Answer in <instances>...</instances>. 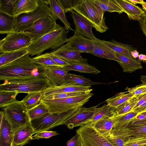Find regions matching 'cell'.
Segmentation results:
<instances>
[{"label":"cell","mask_w":146,"mask_h":146,"mask_svg":"<svg viewBox=\"0 0 146 146\" xmlns=\"http://www.w3.org/2000/svg\"><path fill=\"white\" fill-rule=\"evenodd\" d=\"M82 106H78L62 113H48L41 118L31 121L36 133L48 131L56 127L64 125L66 121Z\"/></svg>","instance_id":"7"},{"label":"cell","mask_w":146,"mask_h":146,"mask_svg":"<svg viewBox=\"0 0 146 146\" xmlns=\"http://www.w3.org/2000/svg\"><path fill=\"white\" fill-rule=\"evenodd\" d=\"M32 61L34 63L45 67L50 66H55L63 68L56 63L51 58L50 53H46L38 55L31 58Z\"/></svg>","instance_id":"38"},{"label":"cell","mask_w":146,"mask_h":146,"mask_svg":"<svg viewBox=\"0 0 146 146\" xmlns=\"http://www.w3.org/2000/svg\"><path fill=\"white\" fill-rule=\"evenodd\" d=\"M38 5L33 12L15 17L14 29L15 31H21L31 26L38 20L51 15L48 0H38Z\"/></svg>","instance_id":"9"},{"label":"cell","mask_w":146,"mask_h":146,"mask_svg":"<svg viewBox=\"0 0 146 146\" xmlns=\"http://www.w3.org/2000/svg\"><path fill=\"white\" fill-rule=\"evenodd\" d=\"M69 30L64 27L47 34L38 39L32 42L27 47L28 54L31 56L39 55L45 50L58 49L67 42Z\"/></svg>","instance_id":"2"},{"label":"cell","mask_w":146,"mask_h":146,"mask_svg":"<svg viewBox=\"0 0 146 146\" xmlns=\"http://www.w3.org/2000/svg\"><path fill=\"white\" fill-rule=\"evenodd\" d=\"M104 11L116 12L119 14L123 12L116 0H92Z\"/></svg>","instance_id":"34"},{"label":"cell","mask_w":146,"mask_h":146,"mask_svg":"<svg viewBox=\"0 0 146 146\" xmlns=\"http://www.w3.org/2000/svg\"><path fill=\"white\" fill-rule=\"evenodd\" d=\"M4 115L14 133L27 126H32L27 109L21 101L16 100L2 108Z\"/></svg>","instance_id":"5"},{"label":"cell","mask_w":146,"mask_h":146,"mask_svg":"<svg viewBox=\"0 0 146 146\" xmlns=\"http://www.w3.org/2000/svg\"><path fill=\"white\" fill-rule=\"evenodd\" d=\"M93 49L89 53L100 58L118 62L115 52L99 41L98 38L93 40Z\"/></svg>","instance_id":"21"},{"label":"cell","mask_w":146,"mask_h":146,"mask_svg":"<svg viewBox=\"0 0 146 146\" xmlns=\"http://www.w3.org/2000/svg\"><path fill=\"white\" fill-rule=\"evenodd\" d=\"M138 60L140 63L141 61H143V62L146 63V55L143 54L139 55Z\"/></svg>","instance_id":"50"},{"label":"cell","mask_w":146,"mask_h":146,"mask_svg":"<svg viewBox=\"0 0 146 146\" xmlns=\"http://www.w3.org/2000/svg\"><path fill=\"white\" fill-rule=\"evenodd\" d=\"M82 146H115L91 125L80 126L76 131Z\"/></svg>","instance_id":"10"},{"label":"cell","mask_w":146,"mask_h":146,"mask_svg":"<svg viewBox=\"0 0 146 146\" xmlns=\"http://www.w3.org/2000/svg\"><path fill=\"white\" fill-rule=\"evenodd\" d=\"M136 117L114 124L110 133L124 141L129 137L146 135V118L139 119Z\"/></svg>","instance_id":"6"},{"label":"cell","mask_w":146,"mask_h":146,"mask_svg":"<svg viewBox=\"0 0 146 146\" xmlns=\"http://www.w3.org/2000/svg\"><path fill=\"white\" fill-rule=\"evenodd\" d=\"M98 106L88 108L82 107L66 121L64 125L70 129L84 125L92 118Z\"/></svg>","instance_id":"13"},{"label":"cell","mask_w":146,"mask_h":146,"mask_svg":"<svg viewBox=\"0 0 146 146\" xmlns=\"http://www.w3.org/2000/svg\"><path fill=\"white\" fill-rule=\"evenodd\" d=\"M15 17L0 13V33L7 34L15 31L14 29Z\"/></svg>","instance_id":"31"},{"label":"cell","mask_w":146,"mask_h":146,"mask_svg":"<svg viewBox=\"0 0 146 146\" xmlns=\"http://www.w3.org/2000/svg\"><path fill=\"white\" fill-rule=\"evenodd\" d=\"M73 10L84 17L97 31L102 33L108 29L104 17L105 11L92 0H79Z\"/></svg>","instance_id":"3"},{"label":"cell","mask_w":146,"mask_h":146,"mask_svg":"<svg viewBox=\"0 0 146 146\" xmlns=\"http://www.w3.org/2000/svg\"><path fill=\"white\" fill-rule=\"evenodd\" d=\"M138 21L140 28L146 37V13L145 15Z\"/></svg>","instance_id":"49"},{"label":"cell","mask_w":146,"mask_h":146,"mask_svg":"<svg viewBox=\"0 0 146 146\" xmlns=\"http://www.w3.org/2000/svg\"><path fill=\"white\" fill-rule=\"evenodd\" d=\"M64 83H70L84 86H91L101 83L94 82L83 76L70 74L68 72L64 78Z\"/></svg>","instance_id":"32"},{"label":"cell","mask_w":146,"mask_h":146,"mask_svg":"<svg viewBox=\"0 0 146 146\" xmlns=\"http://www.w3.org/2000/svg\"><path fill=\"white\" fill-rule=\"evenodd\" d=\"M51 57L56 63L63 68L69 64V62H66L54 55L51 54Z\"/></svg>","instance_id":"48"},{"label":"cell","mask_w":146,"mask_h":146,"mask_svg":"<svg viewBox=\"0 0 146 146\" xmlns=\"http://www.w3.org/2000/svg\"><path fill=\"white\" fill-rule=\"evenodd\" d=\"M140 78V80L142 83L146 84V75H141Z\"/></svg>","instance_id":"52"},{"label":"cell","mask_w":146,"mask_h":146,"mask_svg":"<svg viewBox=\"0 0 146 146\" xmlns=\"http://www.w3.org/2000/svg\"><path fill=\"white\" fill-rule=\"evenodd\" d=\"M81 53L80 51L71 48L66 43L50 53L68 62H87L88 59L83 58L81 56Z\"/></svg>","instance_id":"16"},{"label":"cell","mask_w":146,"mask_h":146,"mask_svg":"<svg viewBox=\"0 0 146 146\" xmlns=\"http://www.w3.org/2000/svg\"><path fill=\"white\" fill-rule=\"evenodd\" d=\"M67 44L71 48L80 51L81 53H89L94 48L93 40L79 35H74L68 38Z\"/></svg>","instance_id":"17"},{"label":"cell","mask_w":146,"mask_h":146,"mask_svg":"<svg viewBox=\"0 0 146 146\" xmlns=\"http://www.w3.org/2000/svg\"><path fill=\"white\" fill-rule=\"evenodd\" d=\"M45 77L49 81L51 86H59L64 84V78L68 71L64 68L50 66L45 68Z\"/></svg>","instance_id":"18"},{"label":"cell","mask_w":146,"mask_h":146,"mask_svg":"<svg viewBox=\"0 0 146 146\" xmlns=\"http://www.w3.org/2000/svg\"><path fill=\"white\" fill-rule=\"evenodd\" d=\"M125 146H142L146 145V135L128 138L124 141Z\"/></svg>","instance_id":"41"},{"label":"cell","mask_w":146,"mask_h":146,"mask_svg":"<svg viewBox=\"0 0 146 146\" xmlns=\"http://www.w3.org/2000/svg\"><path fill=\"white\" fill-rule=\"evenodd\" d=\"M14 133L4 115L0 126V146H13Z\"/></svg>","instance_id":"22"},{"label":"cell","mask_w":146,"mask_h":146,"mask_svg":"<svg viewBox=\"0 0 146 146\" xmlns=\"http://www.w3.org/2000/svg\"><path fill=\"white\" fill-rule=\"evenodd\" d=\"M141 114L144 115L146 117V112H145L143 113H142Z\"/></svg>","instance_id":"54"},{"label":"cell","mask_w":146,"mask_h":146,"mask_svg":"<svg viewBox=\"0 0 146 146\" xmlns=\"http://www.w3.org/2000/svg\"><path fill=\"white\" fill-rule=\"evenodd\" d=\"M27 47L14 51L0 52V67L28 54Z\"/></svg>","instance_id":"27"},{"label":"cell","mask_w":146,"mask_h":146,"mask_svg":"<svg viewBox=\"0 0 146 146\" xmlns=\"http://www.w3.org/2000/svg\"><path fill=\"white\" fill-rule=\"evenodd\" d=\"M46 67L33 63L28 54L0 67V80L45 77Z\"/></svg>","instance_id":"1"},{"label":"cell","mask_w":146,"mask_h":146,"mask_svg":"<svg viewBox=\"0 0 146 146\" xmlns=\"http://www.w3.org/2000/svg\"><path fill=\"white\" fill-rule=\"evenodd\" d=\"M125 90L133 96H140L146 94V84L142 83L133 87H127Z\"/></svg>","instance_id":"45"},{"label":"cell","mask_w":146,"mask_h":146,"mask_svg":"<svg viewBox=\"0 0 146 146\" xmlns=\"http://www.w3.org/2000/svg\"><path fill=\"white\" fill-rule=\"evenodd\" d=\"M116 1L129 20L139 21L145 15L146 13L143 10L128 0Z\"/></svg>","instance_id":"19"},{"label":"cell","mask_w":146,"mask_h":146,"mask_svg":"<svg viewBox=\"0 0 146 146\" xmlns=\"http://www.w3.org/2000/svg\"><path fill=\"white\" fill-rule=\"evenodd\" d=\"M91 86H84L70 83H65L59 86H51L43 92L41 98L57 93L73 92H90L92 90Z\"/></svg>","instance_id":"14"},{"label":"cell","mask_w":146,"mask_h":146,"mask_svg":"<svg viewBox=\"0 0 146 146\" xmlns=\"http://www.w3.org/2000/svg\"><path fill=\"white\" fill-rule=\"evenodd\" d=\"M36 133L32 126H27L16 131L14 133L13 146H22L33 139Z\"/></svg>","instance_id":"20"},{"label":"cell","mask_w":146,"mask_h":146,"mask_svg":"<svg viewBox=\"0 0 146 146\" xmlns=\"http://www.w3.org/2000/svg\"><path fill=\"white\" fill-rule=\"evenodd\" d=\"M66 145L67 146H82L80 137L77 133L67 141Z\"/></svg>","instance_id":"47"},{"label":"cell","mask_w":146,"mask_h":146,"mask_svg":"<svg viewBox=\"0 0 146 146\" xmlns=\"http://www.w3.org/2000/svg\"><path fill=\"white\" fill-rule=\"evenodd\" d=\"M18 0H0V13L13 16V13Z\"/></svg>","instance_id":"39"},{"label":"cell","mask_w":146,"mask_h":146,"mask_svg":"<svg viewBox=\"0 0 146 146\" xmlns=\"http://www.w3.org/2000/svg\"><path fill=\"white\" fill-rule=\"evenodd\" d=\"M88 93L83 95L63 98L47 100L41 99L40 102L48 108L49 113H62L74 108L82 106L93 95Z\"/></svg>","instance_id":"8"},{"label":"cell","mask_w":146,"mask_h":146,"mask_svg":"<svg viewBox=\"0 0 146 146\" xmlns=\"http://www.w3.org/2000/svg\"><path fill=\"white\" fill-rule=\"evenodd\" d=\"M18 93L9 91H0V107L3 108L16 100Z\"/></svg>","instance_id":"40"},{"label":"cell","mask_w":146,"mask_h":146,"mask_svg":"<svg viewBox=\"0 0 146 146\" xmlns=\"http://www.w3.org/2000/svg\"><path fill=\"white\" fill-rule=\"evenodd\" d=\"M141 4L142 5L143 9L146 13V2L143 1Z\"/></svg>","instance_id":"53"},{"label":"cell","mask_w":146,"mask_h":146,"mask_svg":"<svg viewBox=\"0 0 146 146\" xmlns=\"http://www.w3.org/2000/svg\"><path fill=\"white\" fill-rule=\"evenodd\" d=\"M49 80L45 77L34 78L6 81L0 85V91L18 93L43 92L51 86Z\"/></svg>","instance_id":"4"},{"label":"cell","mask_w":146,"mask_h":146,"mask_svg":"<svg viewBox=\"0 0 146 146\" xmlns=\"http://www.w3.org/2000/svg\"><path fill=\"white\" fill-rule=\"evenodd\" d=\"M115 54L119 61L118 63L122 68L123 72L131 73L143 68L141 63L136 58H130L116 52Z\"/></svg>","instance_id":"23"},{"label":"cell","mask_w":146,"mask_h":146,"mask_svg":"<svg viewBox=\"0 0 146 146\" xmlns=\"http://www.w3.org/2000/svg\"><path fill=\"white\" fill-rule=\"evenodd\" d=\"M91 125L106 137L110 134L114 125L113 115L98 121Z\"/></svg>","instance_id":"30"},{"label":"cell","mask_w":146,"mask_h":146,"mask_svg":"<svg viewBox=\"0 0 146 146\" xmlns=\"http://www.w3.org/2000/svg\"><path fill=\"white\" fill-rule=\"evenodd\" d=\"M27 112L31 121L41 118L49 112V111L44 104L40 102L35 107L27 109Z\"/></svg>","instance_id":"36"},{"label":"cell","mask_w":146,"mask_h":146,"mask_svg":"<svg viewBox=\"0 0 146 146\" xmlns=\"http://www.w3.org/2000/svg\"><path fill=\"white\" fill-rule=\"evenodd\" d=\"M43 92L29 93L23 98L21 101L27 109L33 108L40 102Z\"/></svg>","instance_id":"37"},{"label":"cell","mask_w":146,"mask_h":146,"mask_svg":"<svg viewBox=\"0 0 146 146\" xmlns=\"http://www.w3.org/2000/svg\"><path fill=\"white\" fill-rule=\"evenodd\" d=\"M58 134L56 131H44L36 133L32 137L33 138H34L33 139H38L43 138L48 139Z\"/></svg>","instance_id":"46"},{"label":"cell","mask_w":146,"mask_h":146,"mask_svg":"<svg viewBox=\"0 0 146 146\" xmlns=\"http://www.w3.org/2000/svg\"><path fill=\"white\" fill-rule=\"evenodd\" d=\"M48 3L53 17L56 20L59 19L64 24L66 29L74 31L67 20L64 10L60 7L56 0H48Z\"/></svg>","instance_id":"26"},{"label":"cell","mask_w":146,"mask_h":146,"mask_svg":"<svg viewBox=\"0 0 146 146\" xmlns=\"http://www.w3.org/2000/svg\"><path fill=\"white\" fill-rule=\"evenodd\" d=\"M114 110V108L107 104L96 108L92 118L84 125H92L98 121L112 116Z\"/></svg>","instance_id":"29"},{"label":"cell","mask_w":146,"mask_h":146,"mask_svg":"<svg viewBox=\"0 0 146 146\" xmlns=\"http://www.w3.org/2000/svg\"><path fill=\"white\" fill-rule=\"evenodd\" d=\"M127 91L118 93L112 97L107 99L105 102L107 104L114 108L119 106L133 96L130 93H126Z\"/></svg>","instance_id":"35"},{"label":"cell","mask_w":146,"mask_h":146,"mask_svg":"<svg viewBox=\"0 0 146 146\" xmlns=\"http://www.w3.org/2000/svg\"><path fill=\"white\" fill-rule=\"evenodd\" d=\"M139 96H133L127 101L114 108L113 116H117L129 113L137 103Z\"/></svg>","instance_id":"33"},{"label":"cell","mask_w":146,"mask_h":146,"mask_svg":"<svg viewBox=\"0 0 146 146\" xmlns=\"http://www.w3.org/2000/svg\"><path fill=\"white\" fill-rule=\"evenodd\" d=\"M98 40L102 44L109 47L115 52L133 58L131 51L136 49L133 45L119 42L114 40L111 41H106L98 39Z\"/></svg>","instance_id":"25"},{"label":"cell","mask_w":146,"mask_h":146,"mask_svg":"<svg viewBox=\"0 0 146 146\" xmlns=\"http://www.w3.org/2000/svg\"><path fill=\"white\" fill-rule=\"evenodd\" d=\"M52 15L40 19L31 26L21 31L32 38V42L42 37L44 35L62 28L57 24Z\"/></svg>","instance_id":"11"},{"label":"cell","mask_w":146,"mask_h":146,"mask_svg":"<svg viewBox=\"0 0 146 146\" xmlns=\"http://www.w3.org/2000/svg\"><path fill=\"white\" fill-rule=\"evenodd\" d=\"M69 63L68 65L64 67L68 71L74 70L80 72L93 74H97L100 72L94 66L87 62H72Z\"/></svg>","instance_id":"28"},{"label":"cell","mask_w":146,"mask_h":146,"mask_svg":"<svg viewBox=\"0 0 146 146\" xmlns=\"http://www.w3.org/2000/svg\"><path fill=\"white\" fill-rule=\"evenodd\" d=\"M64 13L70 12L78 3L79 0H57L56 1Z\"/></svg>","instance_id":"44"},{"label":"cell","mask_w":146,"mask_h":146,"mask_svg":"<svg viewBox=\"0 0 146 146\" xmlns=\"http://www.w3.org/2000/svg\"><path fill=\"white\" fill-rule=\"evenodd\" d=\"M132 111L137 113L138 115L146 112V94L139 96L138 102Z\"/></svg>","instance_id":"43"},{"label":"cell","mask_w":146,"mask_h":146,"mask_svg":"<svg viewBox=\"0 0 146 146\" xmlns=\"http://www.w3.org/2000/svg\"><path fill=\"white\" fill-rule=\"evenodd\" d=\"M146 146V145H143V146Z\"/></svg>","instance_id":"55"},{"label":"cell","mask_w":146,"mask_h":146,"mask_svg":"<svg viewBox=\"0 0 146 146\" xmlns=\"http://www.w3.org/2000/svg\"><path fill=\"white\" fill-rule=\"evenodd\" d=\"M38 0H18L14 10L13 16L17 17L21 14H28L37 8Z\"/></svg>","instance_id":"24"},{"label":"cell","mask_w":146,"mask_h":146,"mask_svg":"<svg viewBox=\"0 0 146 146\" xmlns=\"http://www.w3.org/2000/svg\"><path fill=\"white\" fill-rule=\"evenodd\" d=\"M32 38L21 32L15 31L8 34L0 41V52L17 50L27 47L31 43Z\"/></svg>","instance_id":"12"},{"label":"cell","mask_w":146,"mask_h":146,"mask_svg":"<svg viewBox=\"0 0 146 146\" xmlns=\"http://www.w3.org/2000/svg\"><path fill=\"white\" fill-rule=\"evenodd\" d=\"M86 93H87L83 92L59 93L50 95L41 98V99L47 100H54L78 96L83 95Z\"/></svg>","instance_id":"42"},{"label":"cell","mask_w":146,"mask_h":146,"mask_svg":"<svg viewBox=\"0 0 146 146\" xmlns=\"http://www.w3.org/2000/svg\"><path fill=\"white\" fill-rule=\"evenodd\" d=\"M70 12L76 27L74 35H81L93 40L96 39L97 38L92 33L93 27L91 24L83 16L73 10Z\"/></svg>","instance_id":"15"},{"label":"cell","mask_w":146,"mask_h":146,"mask_svg":"<svg viewBox=\"0 0 146 146\" xmlns=\"http://www.w3.org/2000/svg\"><path fill=\"white\" fill-rule=\"evenodd\" d=\"M131 53L133 58H136L139 56V52L136 50L131 51Z\"/></svg>","instance_id":"51"}]
</instances>
